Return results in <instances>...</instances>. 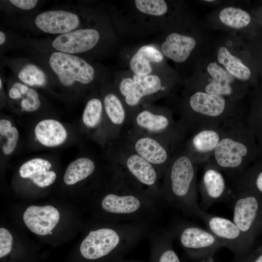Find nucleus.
I'll use <instances>...</instances> for the list:
<instances>
[{
    "label": "nucleus",
    "instance_id": "nucleus-1",
    "mask_svg": "<svg viewBox=\"0 0 262 262\" xmlns=\"http://www.w3.org/2000/svg\"><path fill=\"white\" fill-rule=\"evenodd\" d=\"M246 116L224 124V132L209 161L233 180L260 157L255 136Z\"/></svg>",
    "mask_w": 262,
    "mask_h": 262
},
{
    "label": "nucleus",
    "instance_id": "nucleus-2",
    "mask_svg": "<svg viewBox=\"0 0 262 262\" xmlns=\"http://www.w3.org/2000/svg\"><path fill=\"white\" fill-rule=\"evenodd\" d=\"M189 91L178 121L185 134L220 127L246 115L244 100H234L200 91Z\"/></svg>",
    "mask_w": 262,
    "mask_h": 262
},
{
    "label": "nucleus",
    "instance_id": "nucleus-3",
    "mask_svg": "<svg viewBox=\"0 0 262 262\" xmlns=\"http://www.w3.org/2000/svg\"><path fill=\"white\" fill-rule=\"evenodd\" d=\"M208 52L238 81L252 89L260 82L256 65L246 43L236 35L223 32L212 39Z\"/></svg>",
    "mask_w": 262,
    "mask_h": 262
},
{
    "label": "nucleus",
    "instance_id": "nucleus-4",
    "mask_svg": "<svg viewBox=\"0 0 262 262\" xmlns=\"http://www.w3.org/2000/svg\"><path fill=\"white\" fill-rule=\"evenodd\" d=\"M190 91H200L243 101L253 89L230 74L208 52L196 66Z\"/></svg>",
    "mask_w": 262,
    "mask_h": 262
},
{
    "label": "nucleus",
    "instance_id": "nucleus-5",
    "mask_svg": "<svg viewBox=\"0 0 262 262\" xmlns=\"http://www.w3.org/2000/svg\"><path fill=\"white\" fill-rule=\"evenodd\" d=\"M196 166L181 144L173 154L167 174L171 195L176 199L187 200L194 213L198 216L202 209L197 201Z\"/></svg>",
    "mask_w": 262,
    "mask_h": 262
},
{
    "label": "nucleus",
    "instance_id": "nucleus-6",
    "mask_svg": "<svg viewBox=\"0 0 262 262\" xmlns=\"http://www.w3.org/2000/svg\"><path fill=\"white\" fill-rule=\"evenodd\" d=\"M129 124L132 127L129 131L152 136L177 147L181 144L185 135L171 112L166 110L138 111L133 115Z\"/></svg>",
    "mask_w": 262,
    "mask_h": 262
},
{
    "label": "nucleus",
    "instance_id": "nucleus-7",
    "mask_svg": "<svg viewBox=\"0 0 262 262\" xmlns=\"http://www.w3.org/2000/svg\"><path fill=\"white\" fill-rule=\"evenodd\" d=\"M204 25L213 30L236 35L244 40L262 32L252 12L233 5H223L212 11L207 15Z\"/></svg>",
    "mask_w": 262,
    "mask_h": 262
},
{
    "label": "nucleus",
    "instance_id": "nucleus-8",
    "mask_svg": "<svg viewBox=\"0 0 262 262\" xmlns=\"http://www.w3.org/2000/svg\"><path fill=\"white\" fill-rule=\"evenodd\" d=\"M233 220L252 242L262 230V195L250 189L233 187Z\"/></svg>",
    "mask_w": 262,
    "mask_h": 262
},
{
    "label": "nucleus",
    "instance_id": "nucleus-9",
    "mask_svg": "<svg viewBox=\"0 0 262 262\" xmlns=\"http://www.w3.org/2000/svg\"><path fill=\"white\" fill-rule=\"evenodd\" d=\"M211 39L205 28L195 35L172 32L166 36L161 49L167 58L181 64L188 60L196 51L204 56L209 50Z\"/></svg>",
    "mask_w": 262,
    "mask_h": 262
},
{
    "label": "nucleus",
    "instance_id": "nucleus-10",
    "mask_svg": "<svg viewBox=\"0 0 262 262\" xmlns=\"http://www.w3.org/2000/svg\"><path fill=\"white\" fill-rule=\"evenodd\" d=\"M207 229L226 247L240 258L252 242L232 221L210 214L202 210L198 216Z\"/></svg>",
    "mask_w": 262,
    "mask_h": 262
},
{
    "label": "nucleus",
    "instance_id": "nucleus-11",
    "mask_svg": "<svg viewBox=\"0 0 262 262\" xmlns=\"http://www.w3.org/2000/svg\"><path fill=\"white\" fill-rule=\"evenodd\" d=\"M155 167H167L178 147L157 138L129 131L124 143Z\"/></svg>",
    "mask_w": 262,
    "mask_h": 262
},
{
    "label": "nucleus",
    "instance_id": "nucleus-12",
    "mask_svg": "<svg viewBox=\"0 0 262 262\" xmlns=\"http://www.w3.org/2000/svg\"><path fill=\"white\" fill-rule=\"evenodd\" d=\"M49 63L60 82L66 86H70L74 82L87 84L94 77L95 71L93 67L77 56L55 52L50 56Z\"/></svg>",
    "mask_w": 262,
    "mask_h": 262
},
{
    "label": "nucleus",
    "instance_id": "nucleus-13",
    "mask_svg": "<svg viewBox=\"0 0 262 262\" xmlns=\"http://www.w3.org/2000/svg\"><path fill=\"white\" fill-rule=\"evenodd\" d=\"M181 244L190 256L198 261L213 258L222 243L210 231L197 226L185 228L180 237Z\"/></svg>",
    "mask_w": 262,
    "mask_h": 262
},
{
    "label": "nucleus",
    "instance_id": "nucleus-14",
    "mask_svg": "<svg viewBox=\"0 0 262 262\" xmlns=\"http://www.w3.org/2000/svg\"><path fill=\"white\" fill-rule=\"evenodd\" d=\"M223 132L224 125L196 131L183 144L184 150L196 165H204L212 157Z\"/></svg>",
    "mask_w": 262,
    "mask_h": 262
},
{
    "label": "nucleus",
    "instance_id": "nucleus-15",
    "mask_svg": "<svg viewBox=\"0 0 262 262\" xmlns=\"http://www.w3.org/2000/svg\"><path fill=\"white\" fill-rule=\"evenodd\" d=\"M204 165L199 188L200 208L206 211L214 204L228 197L232 191L228 188L222 171L209 161Z\"/></svg>",
    "mask_w": 262,
    "mask_h": 262
},
{
    "label": "nucleus",
    "instance_id": "nucleus-16",
    "mask_svg": "<svg viewBox=\"0 0 262 262\" xmlns=\"http://www.w3.org/2000/svg\"><path fill=\"white\" fill-rule=\"evenodd\" d=\"M119 243L116 231L110 229L91 231L82 241L80 250L82 257L88 260H97L112 252Z\"/></svg>",
    "mask_w": 262,
    "mask_h": 262
},
{
    "label": "nucleus",
    "instance_id": "nucleus-17",
    "mask_svg": "<svg viewBox=\"0 0 262 262\" xmlns=\"http://www.w3.org/2000/svg\"><path fill=\"white\" fill-rule=\"evenodd\" d=\"M117 159L129 172L141 183L153 185L157 179L155 167L124 143L118 146Z\"/></svg>",
    "mask_w": 262,
    "mask_h": 262
},
{
    "label": "nucleus",
    "instance_id": "nucleus-18",
    "mask_svg": "<svg viewBox=\"0 0 262 262\" xmlns=\"http://www.w3.org/2000/svg\"><path fill=\"white\" fill-rule=\"evenodd\" d=\"M99 39V33L97 30L80 29L58 36L52 42V46L60 52L78 53L92 49Z\"/></svg>",
    "mask_w": 262,
    "mask_h": 262
},
{
    "label": "nucleus",
    "instance_id": "nucleus-19",
    "mask_svg": "<svg viewBox=\"0 0 262 262\" xmlns=\"http://www.w3.org/2000/svg\"><path fill=\"white\" fill-rule=\"evenodd\" d=\"M60 219V214L51 205L28 207L23 214L25 225L33 232L46 235L55 228Z\"/></svg>",
    "mask_w": 262,
    "mask_h": 262
},
{
    "label": "nucleus",
    "instance_id": "nucleus-20",
    "mask_svg": "<svg viewBox=\"0 0 262 262\" xmlns=\"http://www.w3.org/2000/svg\"><path fill=\"white\" fill-rule=\"evenodd\" d=\"M35 23L44 32L64 34L76 28L79 24V19L73 13L52 10L38 15L35 18Z\"/></svg>",
    "mask_w": 262,
    "mask_h": 262
},
{
    "label": "nucleus",
    "instance_id": "nucleus-21",
    "mask_svg": "<svg viewBox=\"0 0 262 262\" xmlns=\"http://www.w3.org/2000/svg\"><path fill=\"white\" fill-rule=\"evenodd\" d=\"M132 79L134 83L132 90L124 98L125 103L130 108H135L145 97L154 95L166 89L162 85L161 79L156 75L135 74Z\"/></svg>",
    "mask_w": 262,
    "mask_h": 262
},
{
    "label": "nucleus",
    "instance_id": "nucleus-22",
    "mask_svg": "<svg viewBox=\"0 0 262 262\" xmlns=\"http://www.w3.org/2000/svg\"><path fill=\"white\" fill-rule=\"evenodd\" d=\"M51 163L42 158H34L24 163L19 169L20 177L30 179L39 187H45L52 184L55 180L56 174L49 170Z\"/></svg>",
    "mask_w": 262,
    "mask_h": 262
},
{
    "label": "nucleus",
    "instance_id": "nucleus-23",
    "mask_svg": "<svg viewBox=\"0 0 262 262\" xmlns=\"http://www.w3.org/2000/svg\"><path fill=\"white\" fill-rule=\"evenodd\" d=\"M250 105L246 119L253 131L259 148L260 157L262 156V82L254 87L248 95Z\"/></svg>",
    "mask_w": 262,
    "mask_h": 262
},
{
    "label": "nucleus",
    "instance_id": "nucleus-24",
    "mask_svg": "<svg viewBox=\"0 0 262 262\" xmlns=\"http://www.w3.org/2000/svg\"><path fill=\"white\" fill-rule=\"evenodd\" d=\"M36 138L42 145L49 147L63 144L66 139L67 132L59 121L51 119L41 120L34 129Z\"/></svg>",
    "mask_w": 262,
    "mask_h": 262
},
{
    "label": "nucleus",
    "instance_id": "nucleus-25",
    "mask_svg": "<svg viewBox=\"0 0 262 262\" xmlns=\"http://www.w3.org/2000/svg\"><path fill=\"white\" fill-rule=\"evenodd\" d=\"M103 107L107 119L114 130V137H119L124 127L129 124L127 111L119 97L114 93H108L104 97Z\"/></svg>",
    "mask_w": 262,
    "mask_h": 262
},
{
    "label": "nucleus",
    "instance_id": "nucleus-26",
    "mask_svg": "<svg viewBox=\"0 0 262 262\" xmlns=\"http://www.w3.org/2000/svg\"><path fill=\"white\" fill-rule=\"evenodd\" d=\"M163 59V54L156 48L151 46H144L131 58L130 67L135 75H147L152 70L150 62H160Z\"/></svg>",
    "mask_w": 262,
    "mask_h": 262
},
{
    "label": "nucleus",
    "instance_id": "nucleus-27",
    "mask_svg": "<svg viewBox=\"0 0 262 262\" xmlns=\"http://www.w3.org/2000/svg\"><path fill=\"white\" fill-rule=\"evenodd\" d=\"M101 206L105 211L109 213H129L138 210L140 206V202L134 196H121L110 194L104 197Z\"/></svg>",
    "mask_w": 262,
    "mask_h": 262
},
{
    "label": "nucleus",
    "instance_id": "nucleus-28",
    "mask_svg": "<svg viewBox=\"0 0 262 262\" xmlns=\"http://www.w3.org/2000/svg\"><path fill=\"white\" fill-rule=\"evenodd\" d=\"M232 182L233 187L247 188L262 195V156Z\"/></svg>",
    "mask_w": 262,
    "mask_h": 262
},
{
    "label": "nucleus",
    "instance_id": "nucleus-29",
    "mask_svg": "<svg viewBox=\"0 0 262 262\" xmlns=\"http://www.w3.org/2000/svg\"><path fill=\"white\" fill-rule=\"evenodd\" d=\"M95 169V163L90 158H78L67 166L64 176V181L67 185H73L87 178Z\"/></svg>",
    "mask_w": 262,
    "mask_h": 262
},
{
    "label": "nucleus",
    "instance_id": "nucleus-30",
    "mask_svg": "<svg viewBox=\"0 0 262 262\" xmlns=\"http://www.w3.org/2000/svg\"><path fill=\"white\" fill-rule=\"evenodd\" d=\"M102 115L101 101L96 98L91 99L86 103L82 113L83 123L88 129H95L100 124Z\"/></svg>",
    "mask_w": 262,
    "mask_h": 262
},
{
    "label": "nucleus",
    "instance_id": "nucleus-31",
    "mask_svg": "<svg viewBox=\"0 0 262 262\" xmlns=\"http://www.w3.org/2000/svg\"><path fill=\"white\" fill-rule=\"evenodd\" d=\"M19 79L24 83L30 86H43L46 82L44 72L33 65H27L20 70Z\"/></svg>",
    "mask_w": 262,
    "mask_h": 262
},
{
    "label": "nucleus",
    "instance_id": "nucleus-32",
    "mask_svg": "<svg viewBox=\"0 0 262 262\" xmlns=\"http://www.w3.org/2000/svg\"><path fill=\"white\" fill-rule=\"evenodd\" d=\"M137 9L142 13L155 16H161L166 14L168 6L164 0H135Z\"/></svg>",
    "mask_w": 262,
    "mask_h": 262
},
{
    "label": "nucleus",
    "instance_id": "nucleus-33",
    "mask_svg": "<svg viewBox=\"0 0 262 262\" xmlns=\"http://www.w3.org/2000/svg\"><path fill=\"white\" fill-rule=\"evenodd\" d=\"M245 41L251 52L262 82V32L254 37Z\"/></svg>",
    "mask_w": 262,
    "mask_h": 262
},
{
    "label": "nucleus",
    "instance_id": "nucleus-34",
    "mask_svg": "<svg viewBox=\"0 0 262 262\" xmlns=\"http://www.w3.org/2000/svg\"><path fill=\"white\" fill-rule=\"evenodd\" d=\"M26 95V98L21 102L22 110L28 112H34L38 110L40 106L41 102L36 91L29 88Z\"/></svg>",
    "mask_w": 262,
    "mask_h": 262
},
{
    "label": "nucleus",
    "instance_id": "nucleus-35",
    "mask_svg": "<svg viewBox=\"0 0 262 262\" xmlns=\"http://www.w3.org/2000/svg\"><path fill=\"white\" fill-rule=\"evenodd\" d=\"M4 137L6 138V141L2 146V150L5 155H8L14 151L17 145L18 131L16 128L12 127Z\"/></svg>",
    "mask_w": 262,
    "mask_h": 262
},
{
    "label": "nucleus",
    "instance_id": "nucleus-36",
    "mask_svg": "<svg viewBox=\"0 0 262 262\" xmlns=\"http://www.w3.org/2000/svg\"><path fill=\"white\" fill-rule=\"evenodd\" d=\"M13 237L6 229L0 228V258L9 254L12 249Z\"/></svg>",
    "mask_w": 262,
    "mask_h": 262
},
{
    "label": "nucleus",
    "instance_id": "nucleus-37",
    "mask_svg": "<svg viewBox=\"0 0 262 262\" xmlns=\"http://www.w3.org/2000/svg\"><path fill=\"white\" fill-rule=\"evenodd\" d=\"M157 262H180V261L173 249L168 248L162 252Z\"/></svg>",
    "mask_w": 262,
    "mask_h": 262
},
{
    "label": "nucleus",
    "instance_id": "nucleus-38",
    "mask_svg": "<svg viewBox=\"0 0 262 262\" xmlns=\"http://www.w3.org/2000/svg\"><path fill=\"white\" fill-rule=\"evenodd\" d=\"M10 2L17 7L23 10H30L34 8L38 0H10Z\"/></svg>",
    "mask_w": 262,
    "mask_h": 262
},
{
    "label": "nucleus",
    "instance_id": "nucleus-39",
    "mask_svg": "<svg viewBox=\"0 0 262 262\" xmlns=\"http://www.w3.org/2000/svg\"><path fill=\"white\" fill-rule=\"evenodd\" d=\"M12 127L11 122L7 119H1L0 120V134L5 136Z\"/></svg>",
    "mask_w": 262,
    "mask_h": 262
},
{
    "label": "nucleus",
    "instance_id": "nucleus-40",
    "mask_svg": "<svg viewBox=\"0 0 262 262\" xmlns=\"http://www.w3.org/2000/svg\"><path fill=\"white\" fill-rule=\"evenodd\" d=\"M252 13L262 32V5L256 10H253Z\"/></svg>",
    "mask_w": 262,
    "mask_h": 262
},
{
    "label": "nucleus",
    "instance_id": "nucleus-41",
    "mask_svg": "<svg viewBox=\"0 0 262 262\" xmlns=\"http://www.w3.org/2000/svg\"><path fill=\"white\" fill-rule=\"evenodd\" d=\"M9 96L13 99H18L22 97V94L16 88L12 87L9 91Z\"/></svg>",
    "mask_w": 262,
    "mask_h": 262
},
{
    "label": "nucleus",
    "instance_id": "nucleus-42",
    "mask_svg": "<svg viewBox=\"0 0 262 262\" xmlns=\"http://www.w3.org/2000/svg\"><path fill=\"white\" fill-rule=\"evenodd\" d=\"M250 262H262V251L260 252V253Z\"/></svg>",
    "mask_w": 262,
    "mask_h": 262
},
{
    "label": "nucleus",
    "instance_id": "nucleus-43",
    "mask_svg": "<svg viewBox=\"0 0 262 262\" xmlns=\"http://www.w3.org/2000/svg\"><path fill=\"white\" fill-rule=\"evenodd\" d=\"M5 40V35L3 32H0V44L2 45Z\"/></svg>",
    "mask_w": 262,
    "mask_h": 262
},
{
    "label": "nucleus",
    "instance_id": "nucleus-44",
    "mask_svg": "<svg viewBox=\"0 0 262 262\" xmlns=\"http://www.w3.org/2000/svg\"><path fill=\"white\" fill-rule=\"evenodd\" d=\"M198 262H215L213 258H209L198 261Z\"/></svg>",
    "mask_w": 262,
    "mask_h": 262
},
{
    "label": "nucleus",
    "instance_id": "nucleus-45",
    "mask_svg": "<svg viewBox=\"0 0 262 262\" xmlns=\"http://www.w3.org/2000/svg\"><path fill=\"white\" fill-rule=\"evenodd\" d=\"M1 85H2L1 80L0 79V88H1Z\"/></svg>",
    "mask_w": 262,
    "mask_h": 262
},
{
    "label": "nucleus",
    "instance_id": "nucleus-46",
    "mask_svg": "<svg viewBox=\"0 0 262 262\" xmlns=\"http://www.w3.org/2000/svg\"><path fill=\"white\" fill-rule=\"evenodd\" d=\"M52 234V232L51 231L49 232V234Z\"/></svg>",
    "mask_w": 262,
    "mask_h": 262
}]
</instances>
